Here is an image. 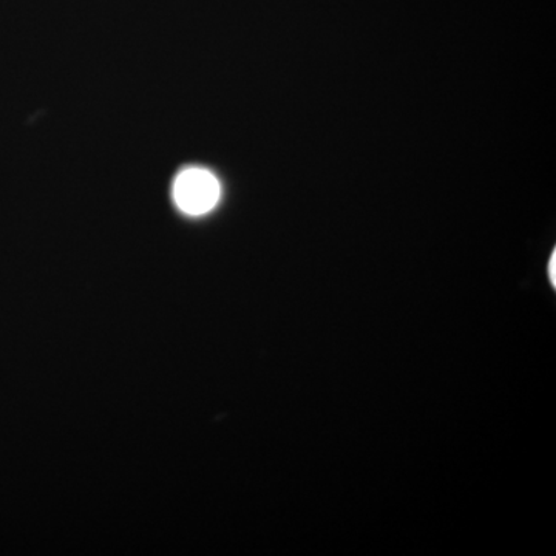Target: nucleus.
Segmentation results:
<instances>
[{"instance_id": "obj_1", "label": "nucleus", "mask_w": 556, "mask_h": 556, "mask_svg": "<svg viewBox=\"0 0 556 556\" xmlns=\"http://www.w3.org/2000/svg\"><path fill=\"white\" fill-rule=\"evenodd\" d=\"M172 193L179 211L189 215H203L217 206L222 189L212 172L189 167L175 178Z\"/></svg>"}, {"instance_id": "obj_2", "label": "nucleus", "mask_w": 556, "mask_h": 556, "mask_svg": "<svg viewBox=\"0 0 556 556\" xmlns=\"http://www.w3.org/2000/svg\"><path fill=\"white\" fill-rule=\"evenodd\" d=\"M556 254L552 255L551 265H548V274H551L552 283L556 285Z\"/></svg>"}]
</instances>
